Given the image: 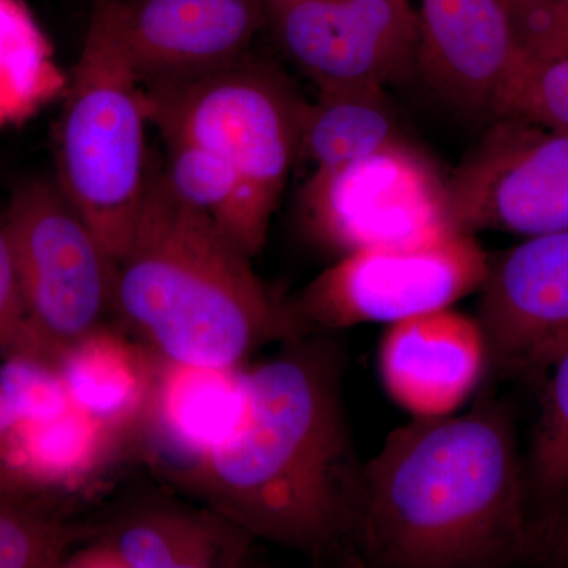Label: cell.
Listing matches in <instances>:
<instances>
[{"instance_id":"obj_24","label":"cell","mask_w":568,"mask_h":568,"mask_svg":"<svg viewBox=\"0 0 568 568\" xmlns=\"http://www.w3.org/2000/svg\"><path fill=\"white\" fill-rule=\"evenodd\" d=\"M493 118H518L568 134V58L517 55Z\"/></svg>"},{"instance_id":"obj_4","label":"cell","mask_w":568,"mask_h":568,"mask_svg":"<svg viewBox=\"0 0 568 568\" xmlns=\"http://www.w3.org/2000/svg\"><path fill=\"white\" fill-rule=\"evenodd\" d=\"M148 123L114 0H92L59 126L58 183L114 265L130 244L144 197Z\"/></svg>"},{"instance_id":"obj_14","label":"cell","mask_w":568,"mask_h":568,"mask_svg":"<svg viewBox=\"0 0 568 568\" xmlns=\"http://www.w3.org/2000/svg\"><path fill=\"white\" fill-rule=\"evenodd\" d=\"M487 372L480 325L450 306L390 324L381 342L384 387L414 417L454 414Z\"/></svg>"},{"instance_id":"obj_19","label":"cell","mask_w":568,"mask_h":568,"mask_svg":"<svg viewBox=\"0 0 568 568\" xmlns=\"http://www.w3.org/2000/svg\"><path fill=\"white\" fill-rule=\"evenodd\" d=\"M69 77L22 0H0V130L31 121L65 95Z\"/></svg>"},{"instance_id":"obj_10","label":"cell","mask_w":568,"mask_h":568,"mask_svg":"<svg viewBox=\"0 0 568 568\" xmlns=\"http://www.w3.org/2000/svg\"><path fill=\"white\" fill-rule=\"evenodd\" d=\"M267 26L320 91L384 88L416 62L410 0H294L268 7Z\"/></svg>"},{"instance_id":"obj_2","label":"cell","mask_w":568,"mask_h":568,"mask_svg":"<svg viewBox=\"0 0 568 568\" xmlns=\"http://www.w3.org/2000/svg\"><path fill=\"white\" fill-rule=\"evenodd\" d=\"M514 418L484 395L462 416L414 417L365 463L361 568H503L530 559Z\"/></svg>"},{"instance_id":"obj_21","label":"cell","mask_w":568,"mask_h":568,"mask_svg":"<svg viewBox=\"0 0 568 568\" xmlns=\"http://www.w3.org/2000/svg\"><path fill=\"white\" fill-rule=\"evenodd\" d=\"M33 436L32 459L21 467L50 489L88 484L123 439L121 433L74 406L40 422Z\"/></svg>"},{"instance_id":"obj_29","label":"cell","mask_w":568,"mask_h":568,"mask_svg":"<svg viewBox=\"0 0 568 568\" xmlns=\"http://www.w3.org/2000/svg\"><path fill=\"white\" fill-rule=\"evenodd\" d=\"M500 2L506 7L508 13H510V11L521 9V7L528 6L530 2H536V0H500Z\"/></svg>"},{"instance_id":"obj_15","label":"cell","mask_w":568,"mask_h":568,"mask_svg":"<svg viewBox=\"0 0 568 568\" xmlns=\"http://www.w3.org/2000/svg\"><path fill=\"white\" fill-rule=\"evenodd\" d=\"M254 541L209 507H142L99 526L65 568H237L252 562Z\"/></svg>"},{"instance_id":"obj_23","label":"cell","mask_w":568,"mask_h":568,"mask_svg":"<svg viewBox=\"0 0 568 568\" xmlns=\"http://www.w3.org/2000/svg\"><path fill=\"white\" fill-rule=\"evenodd\" d=\"M538 379L540 407L525 463L532 521L568 489V345Z\"/></svg>"},{"instance_id":"obj_8","label":"cell","mask_w":568,"mask_h":568,"mask_svg":"<svg viewBox=\"0 0 568 568\" xmlns=\"http://www.w3.org/2000/svg\"><path fill=\"white\" fill-rule=\"evenodd\" d=\"M488 264V254L467 233L424 245L364 250L338 257L291 304L306 334L395 324L478 293Z\"/></svg>"},{"instance_id":"obj_26","label":"cell","mask_w":568,"mask_h":568,"mask_svg":"<svg viewBox=\"0 0 568 568\" xmlns=\"http://www.w3.org/2000/svg\"><path fill=\"white\" fill-rule=\"evenodd\" d=\"M22 305L6 213L0 212V351L10 357L20 339Z\"/></svg>"},{"instance_id":"obj_5","label":"cell","mask_w":568,"mask_h":568,"mask_svg":"<svg viewBox=\"0 0 568 568\" xmlns=\"http://www.w3.org/2000/svg\"><path fill=\"white\" fill-rule=\"evenodd\" d=\"M141 84L149 123L163 141L193 142L234 168L244 193L246 253H260L298 156L304 100L250 54L193 77Z\"/></svg>"},{"instance_id":"obj_6","label":"cell","mask_w":568,"mask_h":568,"mask_svg":"<svg viewBox=\"0 0 568 568\" xmlns=\"http://www.w3.org/2000/svg\"><path fill=\"white\" fill-rule=\"evenodd\" d=\"M3 213L22 305L9 358L59 369L65 351L110 312L114 263L58 182H21Z\"/></svg>"},{"instance_id":"obj_11","label":"cell","mask_w":568,"mask_h":568,"mask_svg":"<svg viewBox=\"0 0 568 568\" xmlns=\"http://www.w3.org/2000/svg\"><path fill=\"white\" fill-rule=\"evenodd\" d=\"M478 294L488 369L538 379L568 345V230L489 257Z\"/></svg>"},{"instance_id":"obj_3","label":"cell","mask_w":568,"mask_h":568,"mask_svg":"<svg viewBox=\"0 0 568 568\" xmlns=\"http://www.w3.org/2000/svg\"><path fill=\"white\" fill-rule=\"evenodd\" d=\"M111 310L156 357L200 368H235L257 347L310 335L252 257L175 197L153 162Z\"/></svg>"},{"instance_id":"obj_13","label":"cell","mask_w":568,"mask_h":568,"mask_svg":"<svg viewBox=\"0 0 568 568\" xmlns=\"http://www.w3.org/2000/svg\"><path fill=\"white\" fill-rule=\"evenodd\" d=\"M416 63L426 81L462 110L495 112L517 61L510 14L500 0H418Z\"/></svg>"},{"instance_id":"obj_7","label":"cell","mask_w":568,"mask_h":568,"mask_svg":"<svg viewBox=\"0 0 568 568\" xmlns=\"http://www.w3.org/2000/svg\"><path fill=\"white\" fill-rule=\"evenodd\" d=\"M298 219L317 246L338 257L463 233L452 213L448 181L407 141L313 171L302 190Z\"/></svg>"},{"instance_id":"obj_16","label":"cell","mask_w":568,"mask_h":568,"mask_svg":"<svg viewBox=\"0 0 568 568\" xmlns=\"http://www.w3.org/2000/svg\"><path fill=\"white\" fill-rule=\"evenodd\" d=\"M242 395V366L200 368L155 355L151 402L140 425L148 458L178 481L237 420Z\"/></svg>"},{"instance_id":"obj_28","label":"cell","mask_w":568,"mask_h":568,"mask_svg":"<svg viewBox=\"0 0 568 568\" xmlns=\"http://www.w3.org/2000/svg\"><path fill=\"white\" fill-rule=\"evenodd\" d=\"M20 489H50L39 484L21 466L13 465L7 459L0 458V493L20 491Z\"/></svg>"},{"instance_id":"obj_27","label":"cell","mask_w":568,"mask_h":568,"mask_svg":"<svg viewBox=\"0 0 568 568\" xmlns=\"http://www.w3.org/2000/svg\"><path fill=\"white\" fill-rule=\"evenodd\" d=\"M530 558L568 567V489L555 506L534 519Z\"/></svg>"},{"instance_id":"obj_22","label":"cell","mask_w":568,"mask_h":568,"mask_svg":"<svg viewBox=\"0 0 568 568\" xmlns=\"http://www.w3.org/2000/svg\"><path fill=\"white\" fill-rule=\"evenodd\" d=\"M164 144L162 173L168 189L183 204L207 215L246 253L244 193L234 168L193 142L168 140Z\"/></svg>"},{"instance_id":"obj_20","label":"cell","mask_w":568,"mask_h":568,"mask_svg":"<svg viewBox=\"0 0 568 568\" xmlns=\"http://www.w3.org/2000/svg\"><path fill=\"white\" fill-rule=\"evenodd\" d=\"M50 491L0 493V568H65L74 549L99 529L55 511Z\"/></svg>"},{"instance_id":"obj_1","label":"cell","mask_w":568,"mask_h":568,"mask_svg":"<svg viewBox=\"0 0 568 568\" xmlns=\"http://www.w3.org/2000/svg\"><path fill=\"white\" fill-rule=\"evenodd\" d=\"M325 335L242 368L237 420L175 484L254 540L361 568L365 463L343 407L342 349Z\"/></svg>"},{"instance_id":"obj_18","label":"cell","mask_w":568,"mask_h":568,"mask_svg":"<svg viewBox=\"0 0 568 568\" xmlns=\"http://www.w3.org/2000/svg\"><path fill=\"white\" fill-rule=\"evenodd\" d=\"M406 141L392 103L381 85L320 91L305 103L301 148L315 170L354 162Z\"/></svg>"},{"instance_id":"obj_9","label":"cell","mask_w":568,"mask_h":568,"mask_svg":"<svg viewBox=\"0 0 568 568\" xmlns=\"http://www.w3.org/2000/svg\"><path fill=\"white\" fill-rule=\"evenodd\" d=\"M459 231L534 237L568 230V134L496 118L448 181Z\"/></svg>"},{"instance_id":"obj_12","label":"cell","mask_w":568,"mask_h":568,"mask_svg":"<svg viewBox=\"0 0 568 568\" xmlns=\"http://www.w3.org/2000/svg\"><path fill=\"white\" fill-rule=\"evenodd\" d=\"M114 11L141 82L239 61L268 24L265 0H114Z\"/></svg>"},{"instance_id":"obj_25","label":"cell","mask_w":568,"mask_h":568,"mask_svg":"<svg viewBox=\"0 0 568 568\" xmlns=\"http://www.w3.org/2000/svg\"><path fill=\"white\" fill-rule=\"evenodd\" d=\"M508 14L519 54L568 58V0H536Z\"/></svg>"},{"instance_id":"obj_17","label":"cell","mask_w":568,"mask_h":568,"mask_svg":"<svg viewBox=\"0 0 568 568\" xmlns=\"http://www.w3.org/2000/svg\"><path fill=\"white\" fill-rule=\"evenodd\" d=\"M59 372L71 405L123 436L140 428L151 402L155 355L103 325L62 355Z\"/></svg>"}]
</instances>
